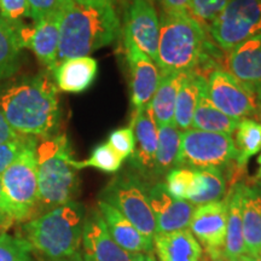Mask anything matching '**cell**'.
Segmentation results:
<instances>
[{
  "mask_svg": "<svg viewBox=\"0 0 261 261\" xmlns=\"http://www.w3.org/2000/svg\"><path fill=\"white\" fill-rule=\"evenodd\" d=\"M0 261H32V250L18 232L0 233Z\"/></svg>",
  "mask_w": 261,
  "mask_h": 261,
  "instance_id": "33",
  "label": "cell"
},
{
  "mask_svg": "<svg viewBox=\"0 0 261 261\" xmlns=\"http://www.w3.org/2000/svg\"><path fill=\"white\" fill-rule=\"evenodd\" d=\"M108 144L117 152L125 161L126 159H129L135 151L136 138L135 132L130 126L122 127V128L114 129L108 137Z\"/></svg>",
  "mask_w": 261,
  "mask_h": 261,
  "instance_id": "35",
  "label": "cell"
},
{
  "mask_svg": "<svg viewBox=\"0 0 261 261\" xmlns=\"http://www.w3.org/2000/svg\"><path fill=\"white\" fill-rule=\"evenodd\" d=\"M227 202H211L196 205L189 230L203 244L212 257H224L223 248L226 236Z\"/></svg>",
  "mask_w": 261,
  "mask_h": 261,
  "instance_id": "14",
  "label": "cell"
},
{
  "mask_svg": "<svg viewBox=\"0 0 261 261\" xmlns=\"http://www.w3.org/2000/svg\"><path fill=\"white\" fill-rule=\"evenodd\" d=\"M227 71L254 93L261 89V34L228 52Z\"/></svg>",
  "mask_w": 261,
  "mask_h": 261,
  "instance_id": "17",
  "label": "cell"
},
{
  "mask_svg": "<svg viewBox=\"0 0 261 261\" xmlns=\"http://www.w3.org/2000/svg\"><path fill=\"white\" fill-rule=\"evenodd\" d=\"M25 29L21 22H10L0 16V80L18 70L25 47Z\"/></svg>",
  "mask_w": 261,
  "mask_h": 261,
  "instance_id": "21",
  "label": "cell"
},
{
  "mask_svg": "<svg viewBox=\"0 0 261 261\" xmlns=\"http://www.w3.org/2000/svg\"><path fill=\"white\" fill-rule=\"evenodd\" d=\"M81 253L87 261H132L133 255L110 236L98 208L86 212L81 241Z\"/></svg>",
  "mask_w": 261,
  "mask_h": 261,
  "instance_id": "15",
  "label": "cell"
},
{
  "mask_svg": "<svg viewBox=\"0 0 261 261\" xmlns=\"http://www.w3.org/2000/svg\"><path fill=\"white\" fill-rule=\"evenodd\" d=\"M68 261H87V260L84 257L83 253L79 252V253L76 254V255H74L73 257H71V259H69Z\"/></svg>",
  "mask_w": 261,
  "mask_h": 261,
  "instance_id": "44",
  "label": "cell"
},
{
  "mask_svg": "<svg viewBox=\"0 0 261 261\" xmlns=\"http://www.w3.org/2000/svg\"><path fill=\"white\" fill-rule=\"evenodd\" d=\"M207 261H226V260H224V257H211V259Z\"/></svg>",
  "mask_w": 261,
  "mask_h": 261,
  "instance_id": "48",
  "label": "cell"
},
{
  "mask_svg": "<svg viewBox=\"0 0 261 261\" xmlns=\"http://www.w3.org/2000/svg\"><path fill=\"white\" fill-rule=\"evenodd\" d=\"M195 169L200 177V188L188 201L194 205H201L223 200L226 194V178L223 169L213 167Z\"/></svg>",
  "mask_w": 261,
  "mask_h": 261,
  "instance_id": "30",
  "label": "cell"
},
{
  "mask_svg": "<svg viewBox=\"0 0 261 261\" xmlns=\"http://www.w3.org/2000/svg\"><path fill=\"white\" fill-rule=\"evenodd\" d=\"M121 35L129 69L130 103L133 113H137L151 102L160 83V70L151 58L133 42L128 34L121 31Z\"/></svg>",
  "mask_w": 261,
  "mask_h": 261,
  "instance_id": "11",
  "label": "cell"
},
{
  "mask_svg": "<svg viewBox=\"0 0 261 261\" xmlns=\"http://www.w3.org/2000/svg\"><path fill=\"white\" fill-rule=\"evenodd\" d=\"M230 0H190L189 14L200 23L211 24L228 4Z\"/></svg>",
  "mask_w": 261,
  "mask_h": 261,
  "instance_id": "34",
  "label": "cell"
},
{
  "mask_svg": "<svg viewBox=\"0 0 261 261\" xmlns=\"http://www.w3.org/2000/svg\"><path fill=\"white\" fill-rule=\"evenodd\" d=\"M31 137L21 136L17 139L0 143V175L6 171V168L17 159L21 151L27 144Z\"/></svg>",
  "mask_w": 261,
  "mask_h": 261,
  "instance_id": "36",
  "label": "cell"
},
{
  "mask_svg": "<svg viewBox=\"0 0 261 261\" xmlns=\"http://www.w3.org/2000/svg\"><path fill=\"white\" fill-rule=\"evenodd\" d=\"M38 138L31 137L27 144L2 178V211L10 224H23L38 213Z\"/></svg>",
  "mask_w": 261,
  "mask_h": 261,
  "instance_id": "6",
  "label": "cell"
},
{
  "mask_svg": "<svg viewBox=\"0 0 261 261\" xmlns=\"http://www.w3.org/2000/svg\"><path fill=\"white\" fill-rule=\"evenodd\" d=\"M181 130L174 125L159 127L158 150L155 158V179L166 177L171 169L178 167L180 154Z\"/></svg>",
  "mask_w": 261,
  "mask_h": 261,
  "instance_id": "28",
  "label": "cell"
},
{
  "mask_svg": "<svg viewBox=\"0 0 261 261\" xmlns=\"http://www.w3.org/2000/svg\"><path fill=\"white\" fill-rule=\"evenodd\" d=\"M132 261H156V257L152 252L139 253V254H135V255H133Z\"/></svg>",
  "mask_w": 261,
  "mask_h": 261,
  "instance_id": "42",
  "label": "cell"
},
{
  "mask_svg": "<svg viewBox=\"0 0 261 261\" xmlns=\"http://www.w3.org/2000/svg\"><path fill=\"white\" fill-rule=\"evenodd\" d=\"M10 226H11V224L9 223L8 218H6L5 214L0 211V228H2V230H6V228Z\"/></svg>",
  "mask_w": 261,
  "mask_h": 261,
  "instance_id": "43",
  "label": "cell"
},
{
  "mask_svg": "<svg viewBox=\"0 0 261 261\" xmlns=\"http://www.w3.org/2000/svg\"><path fill=\"white\" fill-rule=\"evenodd\" d=\"M205 92L221 113L242 120L255 116V93L238 81L227 70L214 69L205 79Z\"/></svg>",
  "mask_w": 261,
  "mask_h": 261,
  "instance_id": "10",
  "label": "cell"
},
{
  "mask_svg": "<svg viewBox=\"0 0 261 261\" xmlns=\"http://www.w3.org/2000/svg\"><path fill=\"white\" fill-rule=\"evenodd\" d=\"M149 184L135 171L120 173L108 182L99 200L119 211L139 232L154 241L156 223L148 197Z\"/></svg>",
  "mask_w": 261,
  "mask_h": 261,
  "instance_id": "7",
  "label": "cell"
},
{
  "mask_svg": "<svg viewBox=\"0 0 261 261\" xmlns=\"http://www.w3.org/2000/svg\"><path fill=\"white\" fill-rule=\"evenodd\" d=\"M86 212L83 203L71 201L25 221L18 233L41 261H68L81 252Z\"/></svg>",
  "mask_w": 261,
  "mask_h": 261,
  "instance_id": "3",
  "label": "cell"
},
{
  "mask_svg": "<svg viewBox=\"0 0 261 261\" xmlns=\"http://www.w3.org/2000/svg\"><path fill=\"white\" fill-rule=\"evenodd\" d=\"M25 47L34 52L41 64L46 67V70L52 73L56 68L60 48V15L56 14L35 22L29 28Z\"/></svg>",
  "mask_w": 261,
  "mask_h": 261,
  "instance_id": "19",
  "label": "cell"
},
{
  "mask_svg": "<svg viewBox=\"0 0 261 261\" xmlns=\"http://www.w3.org/2000/svg\"><path fill=\"white\" fill-rule=\"evenodd\" d=\"M58 15L57 64L68 58L89 56L121 35V19L114 0H63Z\"/></svg>",
  "mask_w": 261,
  "mask_h": 261,
  "instance_id": "2",
  "label": "cell"
},
{
  "mask_svg": "<svg viewBox=\"0 0 261 261\" xmlns=\"http://www.w3.org/2000/svg\"><path fill=\"white\" fill-rule=\"evenodd\" d=\"M205 45L203 25L189 12L162 10L156 63L160 74L196 71L207 55Z\"/></svg>",
  "mask_w": 261,
  "mask_h": 261,
  "instance_id": "5",
  "label": "cell"
},
{
  "mask_svg": "<svg viewBox=\"0 0 261 261\" xmlns=\"http://www.w3.org/2000/svg\"><path fill=\"white\" fill-rule=\"evenodd\" d=\"M154 248L160 261H200L202 248L190 230L156 233Z\"/></svg>",
  "mask_w": 261,
  "mask_h": 261,
  "instance_id": "23",
  "label": "cell"
},
{
  "mask_svg": "<svg viewBox=\"0 0 261 261\" xmlns=\"http://www.w3.org/2000/svg\"><path fill=\"white\" fill-rule=\"evenodd\" d=\"M188 73L160 74V83L150 106L159 127L174 125L177 96Z\"/></svg>",
  "mask_w": 261,
  "mask_h": 261,
  "instance_id": "25",
  "label": "cell"
},
{
  "mask_svg": "<svg viewBox=\"0 0 261 261\" xmlns=\"http://www.w3.org/2000/svg\"><path fill=\"white\" fill-rule=\"evenodd\" d=\"M204 86L205 77L196 71H189L182 81L174 110V126L181 132L191 128L192 117Z\"/></svg>",
  "mask_w": 261,
  "mask_h": 261,
  "instance_id": "26",
  "label": "cell"
},
{
  "mask_svg": "<svg viewBox=\"0 0 261 261\" xmlns=\"http://www.w3.org/2000/svg\"><path fill=\"white\" fill-rule=\"evenodd\" d=\"M207 84V81H205ZM240 120L221 113L214 107L205 92V86L198 98L197 107L192 117L191 128L204 130V132L221 133V135L232 136L236 130Z\"/></svg>",
  "mask_w": 261,
  "mask_h": 261,
  "instance_id": "27",
  "label": "cell"
},
{
  "mask_svg": "<svg viewBox=\"0 0 261 261\" xmlns=\"http://www.w3.org/2000/svg\"><path fill=\"white\" fill-rule=\"evenodd\" d=\"M97 208L102 214L110 236L127 253L135 255L154 250V241L139 232L119 211L100 200L97 202Z\"/></svg>",
  "mask_w": 261,
  "mask_h": 261,
  "instance_id": "18",
  "label": "cell"
},
{
  "mask_svg": "<svg viewBox=\"0 0 261 261\" xmlns=\"http://www.w3.org/2000/svg\"><path fill=\"white\" fill-rule=\"evenodd\" d=\"M148 197L155 218L156 233L188 230L196 205L172 197L165 184L160 181L149 187Z\"/></svg>",
  "mask_w": 261,
  "mask_h": 261,
  "instance_id": "16",
  "label": "cell"
},
{
  "mask_svg": "<svg viewBox=\"0 0 261 261\" xmlns=\"http://www.w3.org/2000/svg\"><path fill=\"white\" fill-rule=\"evenodd\" d=\"M98 73V63L90 56L68 58L52 70L58 90L67 93H81L93 84Z\"/></svg>",
  "mask_w": 261,
  "mask_h": 261,
  "instance_id": "20",
  "label": "cell"
},
{
  "mask_svg": "<svg viewBox=\"0 0 261 261\" xmlns=\"http://www.w3.org/2000/svg\"><path fill=\"white\" fill-rule=\"evenodd\" d=\"M31 18L35 22L58 12L63 0H27Z\"/></svg>",
  "mask_w": 261,
  "mask_h": 261,
  "instance_id": "38",
  "label": "cell"
},
{
  "mask_svg": "<svg viewBox=\"0 0 261 261\" xmlns=\"http://www.w3.org/2000/svg\"><path fill=\"white\" fill-rule=\"evenodd\" d=\"M255 188L257 189V190L260 191V194H261V179H260V180H257V181H256V185H255Z\"/></svg>",
  "mask_w": 261,
  "mask_h": 261,
  "instance_id": "51",
  "label": "cell"
},
{
  "mask_svg": "<svg viewBox=\"0 0 261 261\" xmlns=\"http://www.w3.org/2000/svg\"><path fill=\"white\" fill-rule=\"evenodd\" d=\"M242 227L247 255L261 253V194L255 187L242 184Z\"/></svg>",
  "mask_w": 261,
  "mask_h": 261,
  "instance_id": "24",
  "label": "cell"
},
{
  "mask_svg": "<svg viewBox=\"0 0 261 261\" xmlns=\"http://www.w3.org/2000/svg\"><path fill=\"white\" fill-rule=\"evenodd\" d=\"M162 10L172 12H189L190 0H160Z\"/></svg>",
  "mask_w": 261,
  "mask_h": 261,
  "instance_id": "39",
  "label": "cell"
},
{
  "mask_svg": "<svg viewBox=\"0 0 261 261\" xmlns=\"http://www.w3.org/2000/svg\"><path fill=\"white\" fill-rule=\"evenodd\" d=\"M130 127L136 138L135 151L129 158L130 166L133 171L149 184L150 181L156 180L155 158L159 140V126L150 104L140 112L133 113Z\"/></svg>",
  "mask_w": 261,
  "mask_h": 261,
  "instance_id": "13",
  "label": "cell"
},
{
  "mask_svg": "<svg viewBox=\"0 0 261 261\" xmlns=\"http://www.w3.org/2000/svg\"><path fill=\"white\" fill-rule=\"evenodd\" d=\"M255 120L261 123V89L255 92Z\"/></svg>",
  "mask_w": 261,
  "mask_h": 261,
  "instance_id": "41",
  "label": "cell"
},
{
  "mask_svg": "<svg viewBox=\"0 0 261 261\" xmlns=\"http://www.w3.org/2000/svg\"><path fill=\"white\" fill-rule=\"evenodd\" d=\"M233 143L237 150L236 166L243 171L248 161L261 151V123L252 117L240 120Z\"/></svg>",
  "mask_w": 261,
  "mask_h": 261,
  "instance_id": "29",
  "label": "cell"
},
{
  "mask_svg": "<svg viewBox=\"0 0 261 261\" xmlns=\"http://www.w3.org/2000/svg\"><path fill=\"white\" fill-rule=\"evenodd\" d=\"M69 140L65 135L39 139L37 145L38 213L75 201L80 180Z\"/></svg>",
  "mask_w": 261,
  "mask_h": 261,
  "instance_id": "4",
  "label": "cell"
},
{
  "mask_svg": "<svg viewBox=\"0 0 261 261\" xmlns=\"http://www.w3.org/2000/svg\"><path fill=\"white\" fill-rule=\"evenodd\" d=\"M0 112L19 136H55L61 117L58 89L46 70L0 86Z\"/></svg>",
  "mask_w": 261,
  "mask_h": 261,
  "instance_id": "1",
  "label": "cell"
},
{
  "mask_svg": "<svg viewBox=\"0 0 261 261\" xmlns=\"http://www.w3.org/2000/svg\"><path fill=\"white\" fill-rule=\"evenodd\" d=\"M165 187L168 194L177 200L188 201L195 182V169L188 167H175L165 177Z\"/></svg>",
  "mask_w": 261,
  "mask_h": 261,
  "instance_id": "32",
  "label": "cell"
},
{
  "mask_svg": "<svg viewBox=\"0 0 261 261\" xmlns=\"http://www.w3.org/2000/svg\"><path fill=\"white\" fill-rule=\"evenodd\" d=\"M257 165H259V169H257V173L255 175V180H260L261 179V154L259 156V159H257Z\"/></svg>",
  "mask_w": 261,
  "mask_h": 261,
  "instance_id": "45",
  "label": "cell"
},
{
  "mask_svg": "<svg viewBox=\"0 0 261 261\" xmlns=\"http://www.w3.org/2000/svg\"><path fill=\"white\" fill-rule=\"evenodd\" d=\"M114 2H119V3H121V4H123V5H126V4H128V3L130 2V0H114Z\"/></svg>",
  "mask_w": 261,
  "mask_h": 261,
  "instance_id": "49",
  "label": "cell"
},
{
  "mask_svg": "<svg viewBox=\"0 0 261 261\" xmlns=\"http://www.w3.org/2000/svg\"><path fill=\"white\" fill-rule=\"evenodd\" d=\"M226 261H249V256L242 255L240 257H234V259H230V260H226Z\"/></svg>",
  "mask_w": 261,
  "mask_h": 261,
  "instance_id": "46",
  "label": "cell"
},
{
  "mask_svg": "<svg viewBox=\"0 0 261 261\" xmlns=\"http://www.w3.org/2000/svg\"><path fill=\"white\" fill-rule=\"evenodd\" d=\"M249 261H261V253L256 254V255H254V256H249Z\"/></svg>",
  "mask_w": 261,
  "mask_h": 261,
  "instance_id": "47",
  "label": "cell"
},
{
  "mask_svg": "<svg viewBox=\"0 0 261 261\" xmlns=\"http://www.w3.org/2000/svg\"><path fill=\"white\" fill-rule=\"evenodd\" d=\"M242 184L243 182L238 181L231 185L230 191L226 196V236L223 248L225 260L247 255L242 227Z\"/></svg>",
  "mask_w": 261,
  "mask_h": 261,
  "instance_id": "22",
  "label": "cell"
},
{
  "mask_svg": "<svg viewBox=\"0 0 261 261\" xmlns=\"http://www.w3.org/2000/svg\"><path fill=\"white\" fill-rule=\"evenodd\" d=\"M0 211H2V178H0Z\"/></svg>",
  "mask_w": 261,
  "mask_h": 261,
  "instance_id": "50",
  "label": "cell"
},
{
  "mask_svg": "<svg viewBox=\"0 0 261 261\" xmlns=\"http://www.w3.org/2000/svg\"><path fill=\"white\" fill-rule=\"evenodd\" d=\"M18 137H21L11 128V126L9 125L6 119L3 115V113L0 112V143L9 142V140L17 139Z\"/></svg>",
  "mask_w": 261,
  "mask_h": 261,
  "instance_id": "40",
  "label": "cell"
},
{
  "mask_svg": "<svg viewBox=\"0 0 261 261\" xmlns=\"http://www.w3.org/2000/svg\"><path fill=\"white\" fill-rule=\"evenodd\" d=\"M122 32L152 62L158 63L160 18L154 0H130L127 4Z\"/></svg>",
  "mask_w": 261,
  "mask_h": 261,
  "instance_id": "12",
  "label": "cell"
},
{
  "mask_svg": "<svg viewBox=\"0 0 261 261\" xmlns=\"http://www.w3.org/2000/svg\"><path fill=\"white\" fill-rule=\"evenodd\" d=\"M208 31L217 46L227 52L260 35L261 0H230Z\"/></svg>",
  "mask_w": 261,
  "mask_h": 261,
  "instance_id": "9",
  "label": "cell"
},
{
  "mask_svg": "<svg viewBox=\"0 0 261 261\" xmlns=\"http://www.w3.org/2000/svg\"><path fill=\"white\" fill-rule=\"evenodd\" d=\"M232 136L190 128L181 132L178 167L219 168L236 165Z\"/></svg>",
  "mask_w": 261,
  "mask_h": 261,
  "instance_id": "8",
  "label": "cell"
},
{
  "mask_svg": "<svg viewBox=\"0 0 261 261\" xmlns=\"http://www.w3.org/2000/svg\"><path fill=\"white\" fill-rule=\"evenodd\" d=\"M2 17L10 22H21L23 18H31V10L27 0H0Z\"/></svg>",
  "mask_w": 261,
  "mask_h": 261,
  "instance_id": "37",
  "label": "cell"
},
{
  "mask_svg": "<svg viewBox=\"0 0 261 261\" xmlns=\"http://www.w3.org/2000/svg\"><path fill=\"white\" fill-rule=\"evenodd\" d=\"M123 163V159L110 146L108 143L99 144L93 149L92 154L87 160L76 161L74 166L77 171L86 167H93L106 173H116L120 171Z\"/></svg>",
  "mask_w": 261,
  "mask_h": 261,
  "instance_id": "31",
  "label": "cell"
}]
</instances>
